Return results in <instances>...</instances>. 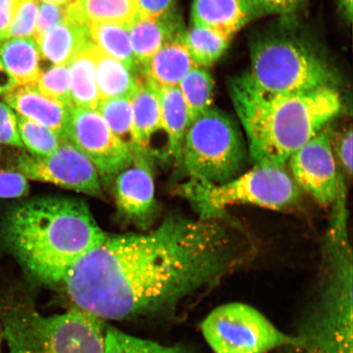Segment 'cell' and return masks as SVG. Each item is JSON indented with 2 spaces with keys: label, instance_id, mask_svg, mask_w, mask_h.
Wrapping results in <instances>:
<instances>
[{
  "label": "cell",
  "instance_id": "obj_1",
  "mask_svg": "<svg viewBox=\"0 0 353 353\" xmlns=\"http://www.w3.org/2000/svg\"><path fill=\"white\" fill-rule=\"evenodd\" d=\"M248 251L216 219L170 216L151 233L105 236L61 284L76 307L101 321L120 320L210 288Z\"/></svg>",
  "mask_w": 353,
  "mask_h": 353
},
{
  "label": "cell",
  "instance_id": "obj_2",
  "mask_svg": "<svg viewBox=\"0 0 353 353\" xmlns=\"http://www.w3.org/2000/svg\"><path fill=\"white\" fill-rule=\"evenodd\" d=\"M105 235L78 199L43 197L7 212L1 228L6 248L25 272L43 284H61L74 264Z\"/></svg>",
  "mask_w": 353,
  "mask_h": 353
},
{
  "label": "cell",
  "instance_id": "obj_3",
  "mask_svg": "<svg viewBox=\"0 0 353 353\" xmlns=\"http://www.w3.org/2000/svg\"><path fill=\"white\" fill-rule=\"evenodd\" d=\"M230 95L255 164L285 166L342 108L333 86L270 94L258 90L244 76L231 83Z\"/></svg>",
  "mask_w": 353,
  "mask_h": 353
},
{
  "label": "cell",
  "instance_id": "obj_4",
  "mask_svg": "<svg viewBox=\"0 0 353 353\" xmlns=\"http://www.w3.org/2000/svg\"><path fill=\"white\" fill-rule=\"evenodd\" d=\"M335 223L321 280L295 334V353H352V250L344 220Z\"/></svg>",
  "mask_w": 353,
  "mask_h": 353
},
{
  "label": "cell",
  "instance_id": "obj_5",
  "mask_svg": "<svg viewBox=\"0 0 353 353\" xmlns=\"http://www.w3.org/2000/svg\"><path fill=\"white\" fill-rule=\"evenodd\" d=\"M0 323L7 353H103L101 320L77 307L46 316L24 300L0 294Z\"/></svg>",
  "mask_w": 353,
  "mask_h": 353
},
{
  "label": "cell",
  "instance_id": "obj_6",
  "mask_svg": "<svg viewBox=\"0 0 353 353\" xmlns=\"http://www.w3.org/2000/svg\"><path fill=\"white\" fill-rule=\"evenodd\" d=\"M180 191L202 219H216L233 205L282 210L294 205L299 196V188L285 166L265 164H255L246 173L221 184L190 179Z\"/></svg>",
  "mask_w": 353,
  "mask_h": 353
},
{
  "label": "cell",
  "instance_id": "obj_7",
  "mask_svg": "<svg viewBox=\"0 0 353 353\" xmlns=\"http://www.w3.org/2000/svg\"><path fill=\"white\" fill-rule=\"evenodd\" d=\"M246 157L244 139L235 122L213 105L190 123L181 162L192 180L226 183L240 174Z\"/></svg>",
  "mask_w": 353,
  "mask_h": 353
},
{
  "label": "cell",
  "instance_id": "obj_8",
  "mask_svg": "<svg viewBox=\"0 0 353 353\" xmlns=\"http://www.w3.org/2000/svg\"><path fill=\"white\" fill-rule=\"evenodd\" d=\"M245 77L258 90L270 94L332 86L327 65L306 48L286 39L257 44L251 52L250 73Z\"/></svg>",
  "mask_w": 353,
  "mask_h": 353
},
{
  "label": "cell",
  "instance_id": "obj_9",
  "mask_svg": "<svg viewBox=\"0 0 353 353\" xmlns=\"http://www.w3.org/2000/svg\"><path fill=\"white\" fill-rule=\"evenodd\" d=\"M201 331L214 353H268L299 345L295 335L285 334L257 309L242 303L214 309L203 321Z\"/></svg>",
  "mask_w": 353,
  "mask_h": 353
},
{
  "label": "cell",
  "instance_id": "obj_10",
  "mask_svg": "<svg viewBox=\"0 0 353 353\" xmlns=\"http://www.w3.org/2000/svg\"><path fill=\"white\" fill-rule=\"evenodd\" d=\"M17 167L26 179L55 184L90 196L101 194L98 170L69 139L48 156L21 154L17 159Z\"/></svg>",
  "mask_w": 353,
  "mask_h": 353
},
{
  "label": "cell",
  "instance_id": "obj_11",
  "mask_svg": "<svg viewBox=\"0 0 353 353\" xmlns=\"http://www.w3.org/2000/svg\"><path fill=\"white\" fill-rule=\"evenodd\" d=\"M68 139L104 179L118 175L134 161V154L113 134L98 110L73 107Z\"/></svg>",
  "mask_w": 353,
  "mask_h": 353
},
{
  "label": "cell",
  "instance_id": "obj_12",
  "mask_svg": "<svg viewBox=\"0 0 353 353\" xmlns=\"http://www.w3.org/2000/svg\"><path fill=\"white\" fill-rule=\"evenodd\" d=\"M295 183L321 205L336 200L341 184L327 127L299 148L288 161Z\"/></svg>",
  "mask_w": 353,
  "mask_h": 353
},
{
  "label": "cell",
  "instance_id": "obj_13",
  "mask_svg": "<svg viewBox=\"0 0 353 353\" xmlns=\"http://www.w3.org/2000/svg\"><path fill=\"white\" fill-rule=\"evenodd\" d=\"M119 210L126 218L144 220L154 205V188L147 157L137 156L134 162L117 175L116 187Z\"/></svg>",
  "mask_w": 353,
  "mask_h": 353
},
{
  "label": "cell",
  "instance_id": "obj_14",
  "mask_svg": "<svg viewBox=\"0 0 353 353\" xmlns=\"http://www.w3.org/2000/svg\"><path fill=\"white\" fill-rule=\"evenodd\" d=\"M260 12L254 0H192L191 21L233 38Z\"/></svg>",
  "mask_w": 353,
  "mask_h": 353
},
{
  "label": "cell",
  "instance_id": "obj_15",
  "mask_svg": "<svg viewBox=\"0 0 353 353\" xmlns=\"http://www.w3.org/2000/svg\"><path fill=\"white\" fill-rule=\"evenodd\" d=\"M3 98L17 114L68 139L72 108L43 94L35 85L17 87Z\"/></svg>",
  "mask_w": 353,
  "mask_h": 353
},
{
  "label": "cell",
  "instance_id": "obj_16",
  "mask_svg": "<svg viewBox=\"0 0 353 353\" xmlns=\"http://www.w3.org/2000/svg\"><path fill=\"white\" fill-rule=\"evenodd\" d=\"M130 100L139 156L148 157L152 154L154 137L161 132L165 134V132L157 87L145 76L143 70L137 79Z\"/></svg>",
  "mask_w": 353,
  "mask_h": 353
},
{
  "label": "cell",
  "instance_id": "obj_17",
  "mask_svg": "<svg viewBox=\"0 0 353 353\" xmlns=\"http://www.w3.org/2000/svg\"><path fill=\"white\" fill-rule=\"evenodd\" d=\"M184 32L182 22L174 11L160 17H142L137 14L130 25L132 51L141 68L162 46Z\"/></svg>",
  "mask_w": 353,
  "mask_h": 353
},
{
  "label": "cell",
  "instance_id": "obj_18",
  "mask_svg": "<svg viewBox=\"0 0 353 353\" xmlns=\"http://www.w3.org/2000/svg\"><path fill=\"white\" fill-rule=\"evenodd\" d=\"M94 43L90 25L68 16L48 30L38 42L42 59L52 65H68L74 57Z\"/></svg>",
  "mask_w": 353,
  "mask_h": 353
},
{
  "label": "cell",
  "instance_id": "obj_19",
  "mask_svg": "<svg viewBox=\"0 0 353 353\" xmlns=\"http://www.w3.org/2000/svg\"><path fill=\"white\" fill-rule=\"evenodd\" d=\"M183 34L166 43L142 66L145 76L157 88L178 86L198 66L185 46Z\"/></svg>",
  "mask_w": 353,
  "mask_h": 353
},
{
  "label": "cell",
  "instance_id": "obj_20",
  "mask_svg": "<svg viewBox=\"0 0 353 353\" xmlns=\"http://www.w3.org/2000/svg\"><path fill=\"white\" fill-rule=\"evenodd\" d=\"M42 57L34 37L0 41V60L19 86L34 85L41 77Z\"/></svg>",
  "mask_w": 353,
  "mask_h": 353
},
{
  "label": "cell",
  "instance_id": "obj_21",
  "mask_svg": "<svg viewBox=\"0 0 353 353\" xmlns=\"http://www.w3.org/2000/svg\"><path fill=\"white\" fill-rule=\"evenodd\" d=\"M92 54L94 57L97 86L101 100L123 97L130 98L142 69L134 70L129 68L121 61L105 54L94 43Z\"/></svg>",
  "mask_w": 353,
  "mask_h": 353
},
{
  "label": "cell",
  "instance_id": "obj_22",
  "mask_svg": "<svg viewBox=\"0 0 353 353\" xmlns=\"http://www.w3.org/2000/svg\"><path fill=\"white\" fill-rule=\"evenodd\" d=\"M157 90L167 137V156L181 161L184 137L190 125L187 104L179 86L157 88Z\"/></svg>",
  "mask_w": 353,
  "mask_h": 353
},
{
  "label": "cell",
  "instance_id": "obj_23",
  "mask_svg": "<svg viewBox=\"0 0 353 353\" xmlns=\"http://www.w3.org/2000/svg\"><path fill=\"white\" fill-rule=\"evenodd\" d=\"M137 12L136 0H74L68 6V17L88 25H130Z\"/></svg>",
  "mask_w": 353,
  "mask_h": 353
},
{
  "label": "cell",
  "instance_id": "obj_24",
  "mask_svg": "<svg viewBox=\"0 0 353 353\" xmlns=\"http://www.w3.org/2000/svg\"><path fill=\"white\" fill-rule=\"evenodd\" d=\"M92 46L79 52L68 64L73 107L98 110L101 99L97 86Z\"/></svg>",
  "mask_w": 353,
  "mask_h": 353
},
{
  "label": "cell",
  "instance_id": "obj_25",
  "mask_svg": "<svg viewBox=\"0 0 353 353\" xmlns=\"http://www.w3.org/2000/svg\"><path fill=\"white\" fill-rule=\"evenodd\" d=\"M90 34L100 50L114 59L134 70H141L132 51L130 25L120 23H94L90 25Z\"/></svg>",
  "mask_w": 353,
  "mask_h": 353
},
{
  "label": "cell",
  "instance_id": "obj_26",
  "mask_svg": "<svg viewBox=\"0 0 353 353\" xmlns=\"http://www.w3.org/2000/svg\"><path fill=\"white\" fill-rule=\"evenodd\" d=\"M232 39L215 30L193 25L183 34V41L190 55L196 65L204 68L223 55Z\"/></svg>",
  "mask_w": 353,
  "mask_h": 353
},
{
  "label": "cell",
  "instance_id": "obj_27",
  "mask_svg": "<svg viewBox=\"0 0 353 353\" xmlns=\"http://www.w3.org/2000/svg\"><path fill=\"white\" fill-rule=\"evenodd\" d=\"M178 86L187 104L190 123L213 105L214 81L205 68L196 66Z\"/></svg>",
  "mask_w": 353,
  "mask_h": 353
},
{
  "label": "cell",
  "instance_id": "obj_28",
  "mask_svg": "<svg viewBox=\"0 0 353 353\" xmlns=\"http://www.w3.org/2000/svg\"><path fill=\"white\" fill-rule=\"evenodd\" d=\"M98 112L107 123L110 130L121 142L130 149L134 156H139L130 98L101 100Z\"/></svg>",
  "mask_w": 353,
  "mask_h": 353
},
{
  "label": "cell",
  "instance_id": "obj_29",
  "mask_svg": "<svg viewBox=\"0 0 353 353\" xmlns=\"http://www.w3.org/2000/svg\"><path fill=\"white\" fill-rule=\"evenodd\" d=\"M103 353H192V352L184 346L162 345L148 339L132 336L109 326L105 328Z\"/></svg>",
  "mask_w": 353,
  "mask_h": 353
},
{
  "label": "cell",
  "instance_id": "obj_30",
  "mask_svg": "<svg viewBox=\"0 0 353 353\" xmlns=\"http://www.w3.org/2000/svg\"><path fill=\"white\" fill-rule=\"evenodd\" d=\"M17 120L21 143L32 156H48L66 139L55 131L19 114H17Z\"/></svg>",
  "mask_w": 353,
  "mask_h": 353
},
{
  "label": "cell",
  "instance_id": "obj_31",
  "mask_svg": "<svg viewBox=\"0 0 353 353\" xmlns=\"http://www.w3.org/2000/svg\"><path fill=\"white\" fill-rule=\"evenodd\" d=\"M35 86L48 98L59 101L65 107L73 108L68 65H52L48 69H43Z\"/></svg>",
  "mask_w": 353,
  "mask_h": 353
},
{
  "label": "cell",
  "instance_id": "obj_32",
  "mask_svg": "<svg viewBox=\"0 0 353 353\" xmlns=\"http://www.w3.org/2000/svg\"><path fill=\"white\" fill-rule=\"evenodd\" d=\"M38 8V0H20L8 29V38L34 37Z\"/></svg>",
  "mask_w": 353,
  "mask_h": 353
},
{
  "label": "cell",
  "instance_id": "obj_33",
  "mask_svg": "<svg viewBox=\"0 0 353 353\" xmlns=\"http://www.w3.org/2000/svg\"><path fill=\"white\" fill-rule=\"evenodd\" d=\"M68 6L47 2H39L37 29L34 38L37 43L48 30L63 21L68 14Z\"/></svg>",
  "mask_w": 353,
  "mask_h": 353
},
{
  "label": "cell",
  "instance_id": "obj_34",
  "mask_svg": "<svg viewBox=\"0 0 353 353\" xmlns=\"http://www.w3.org/2000/svg\"><path fill=\"white\" fill-rule=\"evenodd\" d=\"M0 145H10L23 148L19 128H17V113L4 101H0Z\"/></svg>",
  "mask_w": 353,
  "mask_h": 353
},
{
  "label": "cell",
  "instance_id": "obj_35",
  "mask_svg": "<svg viewBox=\"0 0 353 353\" xmlns=\"http://www.w3.org/2000/svg\"><path fill=\"white\" fill-rule=\"evenodd\" d=\"M29 192L28 179L19 172L0 171V198H17Z\"/></svg>",
  "mask_w": 353,
  "mask_h": 353
},
{
  "label": "cell",
  "instance_id": "obj_36",
  "mask_svg": "<svg viewBox=\"0 0 353 353\" xmlns=\"http://www.w3.org/2000/svg\"><path fill=\"white\" fill-rule=\"evenodd\" d=\"M136 6L142 17H160L174 11V0H136Z\"/></svg>",
  "mask_w": 353,
  "mask_h": 353
},
{
  "label": "cell",
  "instance_id": "obj_37",
  "mask_svg": "<svg viewBox=\"0 0 353 353\" xmlns=\"http://www.w3.org/2000/svg\"><path fill=\"white\" fill-rule=\"evenodd\" d=\"M337 152L341 165L348 174H352V131L350 130L344 132L339 141Z\"/></svg>",
  "mask_w": 353,
  "mask_h": 353
},
{
  "label": "cell",
  "instance_id": "obj_38",
  "mask_svg": "<svg viewBox=\"0 0 353 353\" xmlns=\"http://www.w3.org/2000/svg\"><path fill=\"white\" fill-rule=\"evenodd\" d=\"M20 0H0V41L8 38V29Z\"/></svg>",
  "mask_w": 353,
  "mask_h": 353
},
{
  "label": "cell",
  "instance_id": "obj_39",
  "mask_svg": "<svg viewBox=\"0 0 353 353\" xmlns=\"http://www.w3.org/2000/svg\"><path fill=\"white\" fill-rule=\"evenodd\" d=\"M261 12L285 13L293 10L301 0H254Z\"/></svg>",
  "mask_w": 353,
  "mask_h": 353
},
{
  "label": "cell",
  "instance_id": "obj_40",
  "mask_svg": "<svg viewBox=\"0 0 353 353\" xmlns=\"http://www.w3.org/2000/svg\"><path fill=\"white\" fill-rule=\"evenodd\" d=\"M19 87L14 79L10 76L4 68L1 60H0V97H3Z\"/></svg>",
  "mask_w": 353,
  "mask_h": 353
},
{
  "label": "cell",
  "instance_id": "obj_41",
  "mask_svg": "<svg viewBox=\"0 0 353 353\" xmlns=\"http://www.w3.org/2000/svg\"><path fill=\"white\" fill-rule=\"evenodd\" d=\"M341 1V6L344 12L346 13V16L348 20L352 21V8H353V0H339Z\"/></svg>",
  "mask_w": 353,
  "mask_h": 353
},
{
  "label": "cell",
  "instance_id": "obj_42",
  "mask_svg": "<svg viewBox=\"0 0 353 353\" xmlns=\"http://www.w3.org/2000/svg\"><path fill=\"white\" fill-rule=\"evenodd\" d=\"M38 1L52 3L57 4H64V6H66V4H70V3L74 1V0H38Z\"/></svg>",
  "mask_w": 353,
  "mask_h": 353
},
{
  "label": "cell",
  "instance_id": "obj_43",
  "mask_svg": "<svg viewBox=\"0 0 353 353\" xmlns=\"http://www.w3.org/2000/svg\"><path fill=\"white\" fill-rule=\"evenodd\" d=\"M3 334L1 323H0V353H3Z\"/></svg>",
  "mask_w": 353,
  "mask_h": 353
}]
</instances>
